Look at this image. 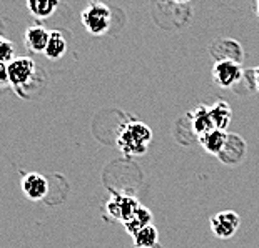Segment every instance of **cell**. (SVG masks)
<instances>
[{"label": "cell", "instance_id": "obj_1", "mask_svg": "<svg viewBox=\"0 0 259 248\" xmlns=\"http://www.w3.org/2000/svg\"><path fill=\"white\" fill-rule=\"evenodd\" d=\"M152 140V130L146 123L129 120L125 122L117 132L115 137V145L124 155L127 157H139L144 155L149 148V143Z\"/></svg>", "mask_w": 259, "mask_h": 248}, {"label": "cell", "instance_id": "obj_2", "mask_svg": "<svg viewBox=\"0 0 259 248\" xmlns=\"http://www.w3.org/2000/svg\"><path fill=\"white\" fill-rule=\"evenodd\" d=\"M9 69V84L14 87L15 92L22 95V92H27L37 80V65L29 57H15L7 65Z\"/></svg>", "mask_w": 259, "mask_h": 248}, {"label": "cell", "instance_id": "obj_3", "mask_svg": "<svg viewBox=\"0 0 259 248\" xmlns=\"http://www.w3.org/2000/svg\"><path fill=\"white\" fill-rule=\"evenodd\" d=\"M111 9L102 2H89L85 9L82 10L80 20L84 29L91 35L101 37L109 30L111 27Z\"/></svg>", "mask_w": 259, "mask_h": 248}, {"label": "cell", "instance_id": "obj_4", "mask_svg": "<svg viewBox=\"0 0 259 248\" xmlns=\"http://www.w3.org/2000/svg\"><path fill=\"white\" fill-rule=\"evenodd\" d=\"M244 70L241 64L233 60H218L212 65V82L219 89H231V87L241 84Z\"/></svg>", "mask_w": 259, "mask_h": 248}, {"label": "cell", "instance_id": "obj_5", "mask_svg": "<svg viewBox=\"0 0 259 248\" xmlns=\"http://www.w3.org/2000/svg\"><path fill=\"white\" fill-rule=\"evenodd\" d=\"M211 231L218 238L228 240L238 233L239 225H241V217L234 210H223L216 215H212L211 220Z\"/></svg>", "mask_w": 259, "mask_h": 248}, {"label": "cell", "instance_id": "obj_6", "mask_svg": "<svg viewBox=\"0 0 259 248\" xmlns=\"http://www.w3.org/2000/svg\"><path fill=\"white\" fill-rule=\"evenodd\" d=\"M141 203L137 202L134 197L122 195V194H114L112 192V197L109 198L106 210L112 217V220H119V222L124 223L125 220L131 218V215L137 210V207Z\"/></svg>", "mask_w": 259, "mask_h": 248}, {"label": "cell", "instance_id": "obj_7", "mask_svg": "<svg viewBox=\"0 0 259 248\" xmlns=\"http://www.w3.org/2000/svg\"><path fill=\"white\" fill-rule=\"evenodd\" d=\"M246 142L239 135L228 134V142H226L223 152L219 153L218 158L226 165H239L246 157Z\"/></svg>", "mask_w": 259, "mask_h": 248}, {"label": "cell", "instance_id": "obj_8", "mask_svg": "<svg viewBox=\"0 0 259 248\" xmlns=\"http://www.w3.org/2000/svg\"><path fill=\"white\" fill-rule=\"evenodd\" d=\"M22 192L32 202L44 200L49 194V181L40 173H27L22 177Z\"/></svg>", "mask_w": 259, "mask_h": 248}, {"label": "cell", "instance_id": "obj_9", "mask_svg": "<svg viewBox=\"0 0 259 248\" xmlns=\"http://www.w3.org/2000/svg\"><path fill=\"white\" fill-rule=\"evenodd\" d=\"M211 55L216 60H233V62H242V47L234 38H221L211 45Z\"/></svg>", "mask_w": 259, "mask_h": 248}, {"label": "cell", "instance_id": "obj_10", "mask_svg": "<svg viewBox=\"0 0 259 248\" xmlns=\"http://www.w3.org/2000/svg\"><path fill=\"white\" fill-rule=\"evenodd\" d=\"M197 139H199L201 147L209 153V155L218 157L219 153L223 152L226 142H228V132L219 130V129H212V130L206 132V134H202L201 137H197Z\"/></svg>", "mask_w": 259, "mask_h": 248}, {"label": "cell", "instance_id": "obj_11", "mask_svg": "<svg viewBox=\"0 0 259 248\" xmlns=\"http://www.w3.org/2000/svg\"><path fill=\"white\" fill-rule=\"evenodd\" d=\"M49 35H51V32H49L47 29H44L42 25L30 27V29L25 30L24 43H25V47L29 48L30 52L44 53V52H46L47 42H49Z\"/></svg>", "mask_w": 259, "mask_h": 248}, {"label": "cell", "instance_id": "obj_12", "mask_svg": "<svg viewBox=\"0 0 259 248\" xmlns=\"http://www.w3.org/2000/svg\"><path fill=\"white\" fill-rule=\"evenodd\" d=\"M189 118H191L192 132H194L197 137H201L202 134H206V132L214 129L212 120H211V115H209L207 105H202V103H201V105H197L189 113Z\"/></svg>", "mask_w": 259, "mask_h": 248}, {"label": "cell", "instance_id": "obj_13", "mask_svg": "<svg viewBox=\"0 0 259 248\" xmlns=\"http://www.w3.org/2000/svg\"><path fill=\"white\" fill-rule=\"evenodd\" d=\"M207 108H209V115H211L214 129L228 130L231 118H233V110H231L229 103L224 100H218Z\"/></svg>", "mask_w": 259, "mask_h": 248}, {"label": "cell", "instance_id": "obj_14", "mask_svg": "<svg viewBox=\"0 0 259 248\" xmlns=\"http://www.w3.org/2000/svg\"><path fill=\"white\" fill-rule=\"evenodd\" d=\"M60 0H27V9L32 17L49 19L59 9Z\"/></svg>", "mask_w": 259, "mask_h": 248}, {"label": "cell", "instance_id": "obj_15", "mask_svg": "<svg viewBox=\"0 0 259 248\" xmlns=\"http://www.w3.org/2000/svg\"><path fill=\"white\" fill-rule=\"evenodd\" d=\"M136 248H156L159 245V231L154 225H146L132 235Z\"/></svg>", "mask_w": 259, "mask_h": 248}, {"label": "cell", "instance_id": "obj_16", "mask_svg": "<svg viewBox=\"0 0 259 248\" xmlns=\"http://www.w3.org/2000/svg\"><path fill=\"white\" fill-rule=\"evenodd\" d=\"M152 223V213L147 210L146 207L139 205L137 207V210L131 215V218H127L124 222V228L127 233L134 235L136 231H139L142 227H146V225H151Z\"/></svg>", "mask_w": 259, "mask_h": 248}, {"label": "cell", "instance_id": "obj_17", "mask_svg": "<svg viewBox=\"0 0 259 248\" xmlns=\"http://www.w3.org/2000/svg\"><path fill=\"white\" fill-rule=\"evenodd\" d=\"M65 52H67V42H65L64 35L60 34V32H57V30L51 32L44 55H46L47 58H51V60H57V58L62 57Z\"/></svg>", "mask_w": 259, "mask_h": 248}, {"label": "cell", "instance_id": "obj_18", "mask_svg": "<svg viewBox=\"0 0 259 248\" xmlns=\"http://www.w3.org/2000/svg\"><path fill=\"white\" fill-rule=\"evenodd\" d=\"M14 58H15L14 43H10L9 40H4L2 43H0V62L9 65Z\"/></svg>", "mask_w": 259, "mask_h": 248}, {"label": "cell", "instance_id": "obj_19", "mask_svg": "<svg viewBox=\"0 0 259 248\" xmlns=\"http://www.w3.org/2000/svg\"><path fill=\"white\" fill-rule=\"evenodd\" d=\"M244 80L249 82V90H257L259 92V67L246 70L244 72Z\"/></svg>", "mask_w": 259, "mask_h": 248}, {"label": "cell", "instance_id": "obj_20", "mask_svg": "<svg viewBox=\"0 0 259 248\" xmlns=\"http://www.w3.org/2000/svg\"><path fill=\"white\" fill-rule=\"evenodd\" d=\"M9 84V69L7 64L0 62V87H5Z\"/></svg>", "mask_w": 259, "mask_h": 248}, {"label": "cell", "instance_id": "obj_21", "mask_svg": "<svg viewBox=\"0 0 259 248\" xmlns=\"http://www.w3.org/2000/svg\"><path fill=\"white\" fill-rule=\"evenodd\" d=\"M172 2H176V4H187V2H191V0H172Z\"/></svg>", "mask_w": 259, "mask_h": 248}, {"label": "cell", "instance_id": "obj_22", "mask_svg": "<svg viewBox=\"0 0 259 248\" xmlns=\"http://www.w3.org/2000/svg\"><path fill=\"white\" fill-rule=\"evenodd\" d=\"M256 15L259 17V0H256Z\"/></svg>", "mask_w": 259, "mask_h": 248}, {"label": "cell", "instance_id": "obj_23", "mask_svg": "<svg viewBox=\"0 0 259 248\" xmlns=\"http://www.w3.org/2000/svg\"><path fill=\"white\" fill-rule=\"evenodd\" d=\"M4 40H5V38H4V37H2V35H0V43H2V42H4Z\"/></svg>", "mask_w": 259, "mask_h": 248}]
</instances>
